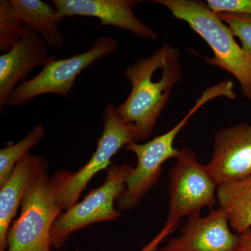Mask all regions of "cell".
Listing matches in <instances>:
<instances>
[{
	"label": "cell",
	"instance_id": "6da1fadb",
	"mask_svg": "<svg viewBox=\"0 0 251 251\" xmlns=\"http://www.w3.org/2000/svg\"><path fill=\"white\" fill-rule=\"evenodd\" d=\"M179 57V50L166 44L126 68L125 76L131 90L117 111L122 120L133 126L135 142L151 137L173 87L182 80Z\"/></svg>",
	"mask_w": 251,
	"mask_h": 251
},
{
	"label": "cell",
	"instance_id": "7a4b0ae2",
	"mask_svg": "<svg viewBox=\"0 0 251 251\" xmlns=\"http://www.w3.org/2000/svg\"><path fill=\"white\" fill-rule=\"evenodd\" d=\"M163 5L176 19L184 21L204 39L214 57L204 61L232 74L238 80L243 95L251 100V55L236 41L228 26L211 11L206 2L198 0H153Z\"/></svg>",
	"mask_w": 251,
	"mask_h": 251
},
{
	"label": "cell",
	"instance_id": "3957f363",
	"mask_svg": "<svg viewBox=\"0 0 251 251\" xmlns=\"http://www.w3.org/2000/svg\"><path fill=\"white\" fill-rule=\"evenodd\" d=\"M103 124V133L97 140V150L85 166L75 173L65 170L56 171L51 177L62 211L75 205L90 180L99 172L108 169L112 157L122 148L135 142L133 126L122 120L112 103L104 109Z\"/></svg>",
	"mask_w": 251,
	"mask_h": 251
},
{
	"label": "cell",
	"instance_id": "277c9868",
	"mask_svg": "<svg viewBox=\"0 0 251 251\" xmlns=\"http://www.w3.org/2000/svg\"><path fill=\"white\" fill-rule=\"evenodd\" d=\"M118 44L110 36L96 39L87 51L69 58L49 57L35 77L17 85L5 101L4 106L21 107L45 94H56L69 98L77 76L94 62L117 52Z\"/></svg>",
	"mask_w": 251,
	"mask_h": 251
},
{
	"label": "cell",
	"instance_id": "5b68a950",
	"mask_svg": "<svg viewBox=\"0 0 251 251\" xmlns=\"http://www.w3.org/2000/svg\"><path fill=\"white\" fill-rule=\"evenodd\" d=\"M214 99L212 92L204 91L194 106L172 129L148 143L133 141L126 147L135 153L138 163L127 179L125 191L117 199L119 210H130L139 205L144 196L158 182L163 165L171 158H177L179 150L175 148L174 143L179 132L198 110Z\"/></svg>",
	"mask_w": 251,
	"mask_h": 251
},
{
	"label": "cell",
	"instance_id": "8992f818",
	"mask_svg": "<svg viewBox=\"0 0 251 251\" xmlns=\"http://www.w3.org/2000/svg\"><path fill=\"white\" fill-rule=\"evenodd\" d=\"M21 205V215L8 231L6 251H51V231L62 211L48 173L28 188Z\"/></svg>",
	"mask_w": 251,
	"mask_h": 251
},
{
	"label": "cell",
	"instance_id": "52a82bcc",
	"mask_svg": "<svg viewBox=\"0 0 251 251\" xmlns=\"http://www.w3.org/2000/svg\"><path fill=\"white\" fill-rule=\"evenodd\" d=\"M176 159L170 172L169 212L165 224L175 228L185 216H200L204 207L213 209L219 186L206 165L198 161L191 149L179 150Z\"/></svg>",
	"mask_w": 251,
	"mask_h": 251
},
{
	"label": "cell",
	"instance_id": "ba28073f",
	"mask_svg": "<svg viewBox=\"0 0 251 251\" xmlns=\"http://www.w3.org/2000/svg\"><path fill=\"white\" fill-rule=\"evenodd\" d=\"M133 167L129 164L109 167L101 186L90 191L87 196L56 219L51 231V248L58 249L75 231L95 223L114 221L121 216L115 208L117 198L125 191L126 183Z\"/></svg>",
	"mask_w": 251,
	"mask_h": 251
},
{
	"label": "cell",
	"instance_id": "9c48e42d",
	"mask_svg": "<svg viewBox=\"0 0 251 251\" xmlns=\"http://www.w3.org/2000/svg\"><path fill=\"white\" fill-rule=\"evenodd\" d=\"M219 185L251 176V125L232 126L214 133V150L206 164Z\"/></svg>",
	"mask_w": 251,
	"mask_h": 251
},
{
	"label": "cell",
	"instance_id": "30bf717a",
	"mask_svg": "<svg viewBox=\"0 0 251 251\" xmlns=\"http://www.w3.org/2000/svg\"><path fill=\"white\" fill-rule=\"evenodd\" d=\"M224 208L207 216L188 218L180 237L169 240L160 251H240L239 234L232 233Z\"/></svg>",
	"mask_w": 251,
	"mask_h": 251
},
{
	"label": "cell",
	"instance_id": "8fae6325",
	"mask_svg": "<svg viewBox=\"0 0 251 251\" xmlns=\"http://www.w3.org/2000/svg\"><path fill=\"white\" fill-rule=\"evenodd\" d=\"M63 17L85 16L98 18L99 27L112 26L144 39H156L154 29L140 21L134 9L138 0H52Z\"/></svg>",
	"mask_w": 251,
	"mask_h": 251
},
{
	"label": "cell",
	"instance_id": "7c38bea8",
	"mask_svg": "<svg viewBox=\"0 0 251 251\" xmlns=\"http://www.w3.org/2000/svg\"><path fill=\"white\" fill-rule=\"evenodd\" d=\"M49 46L34 29L26 27L21 40L0 56V106L20 81L35 68L44 67L49 57Z\"/></svg>",
	"mask_w": 251,
	"mask_h": 251
},
{
	"label": "cell",
	"instance_id": "4fadbf2b",
	"mask_svg": "<svg viewBox=\"0 0 251 251\" xmlns=\"http://www.w3.org/2000/svg\"><path fill=\"white\" fill-rule=\"evenodd\" d=\"M49 163L44 157L29 153L18 161L0 186V251L6 250V236L13 218L28 188L46 173Z\"/></svg>",
	"mask_w": 251,
	"mask_h": 251
},
{
	"label": "cell",
	"instance_id": "5bb4252c",
	"mask_svg": "<svg viewBox=\"0 0 251 251\" xmlns=\"http://www.w3.org/2000/svg\"><path fill=\"white\" fill-rule=\"evenodd\" d=\"M26 27L31 28L49 47L60 48L64 36L59 29L64 17L50 4L41 0H11Z\"/></svg>",
	"mask_w": 251,
	"mask_h": 251
},
{
	"label": "cell",
	"instance_id": "9a60e30c",
	"mask_svg": "<svg viewBox=\"0 0 251 251\" xmlns=\"http://www.w3.org/2000/svg\"><path fill=\"white\" fill-rule=\"evenodd\" d=\"M217 201L228 215L229 225L238 234L251 227V176L219 185Z\"/></svg>",
	"mask_w": 251,
	"mask_h": 251
},
{
	"label": "cell",
	"instance_id": "2e32d148",
	"mask_svg": "<svg viewBox=\"0 0 251 251\" xmlns=\"http://www.w3.org/2000/svg\"><path fill=\"white\" fill-rule=\"evenodd\" d=\"M45 126L36 125L24 138L17 143L8 145L0 150V186L6 182L15 167L29 153L45 135Z\"/></svg>",
	"mask_w": 251,
	"mask_h": 251
},
{
	"label": "cell",
	"instance_id": "e0dca14e",
	"mask_svg": "<svg viewBox=\"0 0 251 251\" xmlns=\"http://www.w3.org/2000/svg\"><path fill=\"white\" fill-rule=\"evenodd\" d=\"M25 25L11 4V0L0 1V50L8 52L22 39Z\"/></svg>",
	"mask_w": 251,
	"mask_h": 251
},
{
	"label": "cell",
	"instance_id": "ac0fdd59",
	"mask_svg": "<svg viewBox=\"0 0 251 251\" xmlns=\"http://www.w3.org/2000/svg\"><path fill=\"white\" fill-rule=\"evenodd\" d=\"M241 42L242 49L251 55V16L218 14Z\"/></svg>",
	"mask_w": 251,
	"mask_h": 251
},
{
	"label": "cell",
	"instance_id": "d6986e66",
	"mask_svg": "<svg viewBox=\"0 0 251 251\" xmlns=\"http://www.w3.org/2000/svg\"><path fill=\"white\" fill-rule=\"evenodd\" d=\"M206 3L216 14L251 16V0H207Z\"/></svg>",
	"mask_w": 251,
	"mask_h": 251
},
{
	"label": "cell",
	"instance_id": "ffe728a7",
	"mask_svg": "<svg viewBox=\"0 0 251 251\" xmlns=\"http://www.w3.org/2000/svg\"><path fill=\"white\" fill-rule=\"evenodd\" d=\"M175 229L176 228L170 226H163V229L160 231L159 233L157 234L156 237L153 238L152 240L148 244H147L140 251H156L158 249V245L164 240L165 238L171 234Z\"/></svg>",
	"mask_w": 251,
	"mask_h": 251
},
{
	"label": "cell",
	"instance_id": "44dd1931",
	"mask_svg": "<svg viewBox=\"0 0 251 251\" xmlns=\"http://www.w3.org/2000/svg\"><path fill=\"white\" fill-rule=\"evenodd\" d=\"M240 251H251V227L239 234Z\"/></svg>",
	"mask_w": 251,
	"mask_h": 251
}]
</instances>
